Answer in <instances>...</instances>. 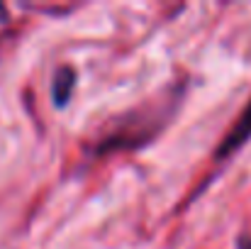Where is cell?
<instances>
[{"label":"cell","mask_w":251,"mask_h":249,"mask_svg":"<svg viewBox=\"0 0 251 249\" xmlns=\"http://www.w3.org/2000/svg\"><path fill=\"white\" fill-rule=\"evenodd\" d=\"M74 85H76V71L71 66H61L56 74H54V85H51V95H54V103L61 108L69 103L71 93H74Z\"/></svg>","instance_id":"7a4b0ae2"},{"label":"cell","mask_w":251,"mask_h":249,"mask_svg":"<svg viewBox=\"0 0 251 249\" xmlns=\"http://www.w3.org/2000/svg\"><path fill=\"white\" fill-rule=\"evenodd\" d=\"M249 137H251V100H249V105H247V110L242 112V117L237 120L234 130L227 135V139H225L222 147L217 149V154H215L217 162H220V159H227V157H229L237 147H242Z\"/></svg>","instance_id":"6da1fadb"}]
</instances>
